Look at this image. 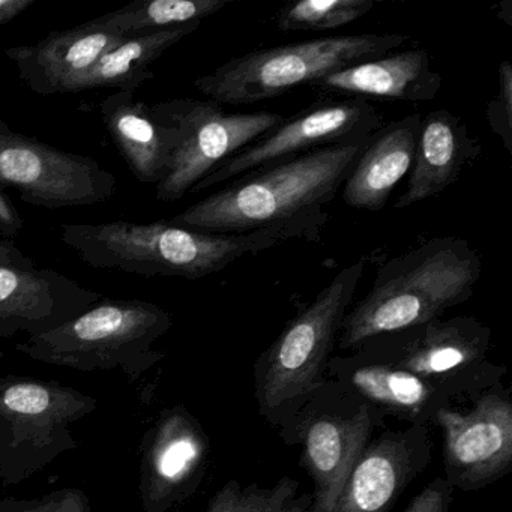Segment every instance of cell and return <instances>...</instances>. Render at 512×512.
I'll use <instances>...</instances> for the list:
<instances>
[{"mask_svg":"<svg viewBox=\"0 0 512 512\" xmlns=\"http://www.w3.org/2000/svg\"><path fill=\"white\" fill-rule=\"evenodd\" d=\"M368 140L317 149L248 173L166 221L184 229L223 235L280 229L292 239L317 242L329 221L328 206Z\"/></svg>","mask_w":512,"mask_h":512,"instance_id":"obj_1","label":"cell"},{"mask_svg":"<svg viewBox=\"0 0 512 512\" xmlns=\"http://www.w3.org/2000/svg\"><path fill=\"white\" fill-rule=\"evenodd\" d=\"M481 274L478 251L457 236L430 239L389 259L370 292L344 317L338 349L350 352L376 335L440 319L472 298Z\"/></svg>","mask_w":512,"mask_h":512,"instance_id":"obj_2","label":"cell"},{"mask_svg":"<svg viewBox=\"0 0 512 512\" xmlns=\"http://www.w3.org/2000/svg\"><path fill=\"white\" fill-rule=\"evenodd\" d=\"M61 238L92 268L146 278L199 280L223 271L242 257L256 256L290 241L292 236L280 229L223 235L184 229L167 221L151 224L113 221L67 223L62 226Z\"/></svg>","mask_w":512,"mask_h":512,"instance_id":"obj_3","label":"cell"},{"mask_svg":"<svg viewBox=\"0 0 512 512\" xmlns=\"http://www.w3.org/2000/svg\"><path fill=\"white\" fill-rule=\"evenodd\" d=\"M364 271L365 260L341 269L257 358L254 398L259 415L275 430L287 424L308 395L325 382L341 323Z\"/></svg>","mask_w":512,"mask_h":512,"instance_id":"obj_4","label":"cell"},{"mask_svg":"<svg viewBox=\"0 0 512 512\" xmlns=\"http://www.w3.org/2000/svg\"><path fill=\"white\" fill-rule=\"evenodd\" d=\"M172 326V314L160 305L103 298L59 328L17 343L16 350L34 361L85 373L119 370L134 383L166 358L154 344Z\"/></svg>","mask_w":512,"mask_h":512,"instance_id":"obj_5","label":"cell"},{"mask_svg":"<svg viewBox=\"0 0 512 512\" xmlns=\"http://www.w3.org/2000/svg\"><path fill=\"white\" fill-rule=\"evenodd\" d=\"M406 41L401 34L344 35L254 50L199 77L194 86L221 106L260 103L298 86L314 85L352 65L382 58Z\"/></svg>","mask_w":512,"mask_h":512,"instance_id":"obj_6","label":"cell"},{"mask_svg":"<svg viewBox=\"0 0 512 512\" xmlns=\"http://www.w3.org/2000/svg\"><path fill=\"white\" fill-rule=\"evenodd\" d=\"M490 349V326L458 316L376 335L350 352L407 371L454 403H464L503 382L506 368L490 361Z\"/></svg>","mask_w":512,"mask_h":512,"instance_id":"obj_7","label":"cell"},{"mask_svg":"<svg viewBox=\"0 0 512 512\" xmlns=\"http://www.w3.org/2000/svg\"><path fill=\"white\" fill-rule=\"evenodd\" d=\"M386 416L341 383L326 379L278 430L286 445L302 448L301 466L313 479V512H334L353 467Z\"/></svg>","mask_w":512,"mask_h":512,"instance_id":"obj_8","label":"cell"},{"mask_svg":"<svg viewBox=\"0 0 512 512\" xmlns=\"http://www.w3.org/2000/svg\"><path fill=\"white\" fill-rule=\"evenodd\" d=\"M97 407V398L56 380L0 377V484L17 487L76 451L71 425Z\"/></svg>","mask_w":512,"mask_h":512,"instance_id":"obj_9","label":"cell"},{"mask_svg":"<svg viewBox=\"0 0 512 512\" xmlns=\"http://www.w3.org/2000/svg\"><path fill=\"white\" fill-rule=\"evenodd\" d=\"M149 113L169 148V169L157 185L160 202L187 196L221 163L286 119L271 112L227 113L208 98L163 101L149 106Z\"/></svg>","mask_w":512,"mask_h":512,"instance_id":"obj_10","label":"cell"},{"mask_svg":"<svg viewBox=\"0 0 512 512\" xmlns=\"http://www.w3.org/2000/svg\"><path fill=\"white\" fill-rule=\"evenodd\" d=\"M382 127V113L368 101L349 98L314 104L284 119L277 128L236 152L191 193L208 190L317 149L359 145Z\"/></svg>","mask_w":512,"mask_h":512,"instance_id":"obj_11","label":"cell"},{"mask_svg":"<svg viewBox=\"0 0 512 512\" xmlns=\"http://www.w3.org/2000/svg\"><path fill=\"white\" fill-rule=\"evenodd\" d=\"M443 434V478L454 490L478 491L512 469L511 389L496 383L437 412Z\"/></svg>","mask_w":512,"mask_h":512,"instance_id":"obj_12","label":"cell"},{"mask_svg":"<svg viewBox=\"0 0 512 512\" xmlns=\"http://www.w3.org/2000/svg\"><path fill=\"white\" fill-rule=\"evenodd\" d=\"M0 185L37 208H82L109 200L116 178L94 158L59 151L0 119Z\"/></svg>","mask_w":512,"mask_h":512,"instance_id":"obj_13","label":"cell"},{"mask_svg":"<svg viewBox=\"0 0 512 512\" xmlns=\"http://www.w3.org/2000/svg\"><path fill=\"white\" fill-rule=\"evenodd\" d=\"M143 512H172L199 490L211 464V439L185 404L166 407L140 446Z\"/></svg>","mask_w":512,"mask_h":512,"instance_id":"obj_14","label":"cell"},{"mask_svg":"<svg viewBox=\"0 0 512 512\" xmlns=\"http://www.w3.org/2000/svg\"><path fill=\"white\" fill-rule=\"evenodd\" d=\"M427 425L380 431L353 467L334 512H391L401 494L430 466Z\"/></svg>","mask_w":512,"mask_h":512,"instance_id":"obj_15","label":"cell"},{"mask_svg":"<svg viewBox=\"0 0 512 512\" xmlns=\"http://www.w3.org/2000/svg\"><path fill=\"white\" fill-rule=\"evenodd\" d=\"M103 296L53 269L0 265V338L47 334Z\"/></svg>","mask_w":512,"mask_h":512,"instance_id":"obj_16","label":"cell"},{"mask_svg":"<svg viewBox=\"0 0 512 512\" xmlns=\"http://www.w3.org/2000/svg\"><path fill=\"white\" fill-rule=\"evenodd\" d=\"M326 379L346 386L386 418L391 416L407 425L431 427L439 410L455 404L448 395L413 374L356 352L332 355Z\"/></svg>","mask_w":512,"mask_h":512,"instance_id":"obj_17","label":"cell"},{"mask_svg":"<svg viewBox=\"0 0 512 512\" xmlns=\"http://www.w3.org/2000/svg\"><path fill=\"white\" fill-rule=\"evenodd\" d=\"M124 37L83 23L70 31L52 32L32 46L8 47L5 56L16 65L20 79L34 94H70L74 83Z\"/></svg>","mask_w":512,"mask_h":512,"instance_id":"obj_18","label":"cell"},{"mask_svg":"<svg viewBox=\"0 0 512 512\" xmlns=\"http://www.w3.org/2000/svg\"><path fill=\"white\" fill-rule=\"evenodd\" d=\"M481 154V142L470 136L460 116L445 109L428 113L419 125L406 193L398 197L395 209L410 208L439 196L454 185Z\"/></svg>","mask_w":512,"mask_h":512,"instance_id":"obj_19","label":"cell"},{"mask_svg":"<svg viewBox=\"0 0 512 512\" xmlns=\"http://www.w3.org/2000/svg\"><path fill=\"white\" fill-rule=\"evenodd\" d=\"M313 86L368 103L371 100L421 103L437 97L443 77L433 67L427 50L412 49L352 65L329 74Z\"/></svg>","mask_w":512,"mask_h":512,"instance_id":"obj_20","label":"cell"},{"mask_svg":"<svg viewBox=\"0 0 512 512\" xmlns=\"http://www.w3.org/2000/svg\"><path fill=\"white\" fill-rule=\"evenodd\" d=\"M421 119L413 113L383 124L371 136L341 187L349 208L371 212L385 208L392 191L412 169Z\"/></svg>","mask_w":512,"mask_h":512,"instance_id":"obj_21","label":"cell"},{"mask_svg":"<svg viewBox=\"0 0 512 512\" xmlns=\"http://www.w3.org/2000/svg\"><path fill=\"white\" fill-rule=\"evenodd\" d=\"M98 110L137 181L160 184L169 169V148L149 106L137 100L136 92H115L98 104Z\"/></svg>","mask_w":512,"mask_h":512,"instance_id":"obj_22","label":"cell"},{"mask_svg":"<svg viewBox=\"0 0 512 512\" xmlns=\"http://www.w3.org/2000/svg\"><path fill=\"white\" fill-rule=\"evenodd\" d=\"M199 28L200 22H196L176 28L125 35L121 43L104 53L94 67L74 83L70 94L91 89L136 92L148 80L154 79L152 64Z\"/></svg>","mask_w":512,"mask_h":512,"instance_id":"obj_23","label":"cell"},{"mask_svg":"<svg viewBox=\"0 0 512 512\" xmlns=\"http://www.w3.org/2000/svg\"><path fill=\"white\" fill-rule=\"evenodd\" d=\"M233 2L235 0H137L85 25L92 29L131 35L200 22Z\"/></svg>","mask_w":512,"mask_h":512,"instance_id":"obj_24","label":"cell"},{"mask_svg":"<svg viewBox=\"0 0 512 512\" xmlns=\"http://www.w3.org/2000/svg\"><path fill=\"white\" fill-rule=\"evenodd\" d=\"M206 512H313V496L287 475L268 487L232 479L209 499Z\"/></svg>","mask_w":512,"mask_h":512,"instance_id":"obj_25","label":"cell"},{"mask_svg":"<svg viewBox=\"0 0 512 512\" xmlns=\"http://www.w3.org/2000/svg\"><path fill=\"white\" fill-rule=\"evenodd\" d=\"M376 0H301L281 8L275 17L280 31H334L370 14Z\"/></svg>","mask_w":512,"mask_h":512,"instance_id":"obj_26","label":"cell"},{"mask_svg":"<svg viewBox=\"0 0 512 512\" xmlns=\"http://www.w3.org/2000/svg\"><path fill=\"white\" fill-rule=\"evenodd\" d=\"M487 121L506 152L512 155V67L509 61L500 64L499 92L488 103Z\"/></svg>","mask_w":512,"mask_h":512,"instance_id":"obj_27","label":"cell"},{"mask_svg":"<svg viewBox=\"0 0 512 512\" xmlns=\"http://www.w3.org/2000/svg\"><path fill=\"white\" fill-rule=\"evenodd\" d=\"M28 512H92V508L85 491L70 487L32 499Z\"/></svg>","mask_w":512,"mask_h":512,"instance_id":"obj_28","label":"cell"},{"mask_svg":"<svg viewBox=\"0 0 512 512\" xmlns=\"http://www.w3.org/2000/svg\"><path fill=\"white\" fill-rule=\"evenodd\" d=\"M454 491L443 476H437L413 497L404 512H452Z\"/></svg>","mask_w":512,"mask_h":512,"instance_id":"obj_29","label":"cell"},{"mask_svg":"<svg viewBox=\"0 0 512 512\" xmlns=\"http://www.w3.org/2000/svg\"><path fill=\"white\" fill-rule=\"evenodd\" d=\"M23 230V218L7 194L0 190V236L13 239Z\"/></svg>","mask_w":512,"mask_h":512,"instance_id":"obj_30","label":"cell"},{"mask_svg":"<svg viewBox=\"0 0 512 512\" xmlns=\"http://www.w3.org/2000/svg\"><path fill=\"white\" fill-rule=\"evenodd\" d=\"M0 265L34 268L35 262L25 251L20 250L14 242L0 238Z\"/></svg>","mask_w":512,"mask_h":512,"instance_id":"obj_31","label":"cell"},{"mask_svg":"<svg viewBox=\"0 0 512 512\" xmlns=\"http://www.w3.org/2000/svg\"><path fill=\"white\" fill-rule=\"evenodd\" d=\"M37 0H0V26L25 13Z\"/></svg>","mask_w":512,"mask_h":512,"instance_id":"obj_32","label":"cell"},{"mask_svg":"<svg viewBox=\"0 0 512 512\" xmlns=\"http://www.w3.org/2000/svg\"><path fill=\"white\" fill-rule=\"evenodd\" d=\"M20 500L13 499V497H4L0 494V512H10L19 505Z\"/></svg>","mask_w":512,"mask_h":512,"instance_id":"obj_33","label":"cell"},{"mask_svg":"<svg viewBox=\"0 0 512 512\" xmlns=\"http://www.w3.org/2000/svg\"><path fill=\"white\" fill-rule=\"evenodd\" d=\"M29 503H31V500H20L19 505L10 512H28Z\"/></svg>","mask_w":512,"mask_h":512,"instance_id":"obj_34","label":"cell"},{"mask_svg":"<svg viewBox=\"0 0 512 512\" xmlns=\"http://www.w3.org/2000/svg\"><path fill=\"white\" fill-rule=\"evenodd\" d=\"M0 358H4V352H0Z\"/></svg>","mask_w":512,"mask_h":512,"instance_id":"obj_35","label":"cell"}]
</instances>
